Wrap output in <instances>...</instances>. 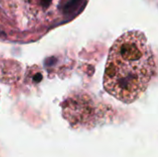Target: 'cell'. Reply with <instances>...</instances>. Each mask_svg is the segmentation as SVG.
Returning <instances> with one entry per match:
<instances>
[{
	"mask_svg": "<svg viewBox=\"0 0 158 157\" xmlns=\"http://www.w3.org/2000/svg\"><path fill=\"white\" fill-rule=\"evenodd\" d=\"M156 71L154 54L145 35L131 31L110 48L104 74V87L116 99L131 104L148 88Z\"/></svg>",
	"mask_w": 158,
	"mask_h": 157,
	"instance_id": "cell-1",
	"label": "cell"
},
{
	"mask_svg": "<svg viewBox=\"0 0 158 157\" xmlns=\"http://www.w3.org/2000/svg\"><path fill=\"white\" fill-rule=\"evenodd\" d=\"M64 118L72 125L84 126L95 121L97 107L90 96L75 94L69 97L62 105Z\"/></svg>",
	"mask_w": 158,
	"mask_h": 157,
	"instance_id": "cell-2",
	"label": "cell"
}]
</instances>
